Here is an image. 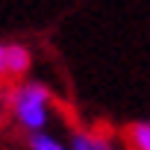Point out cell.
Segmentation results:
<instances>
[{
  "instance_id": "cell-1",
  "label": "cell",
  "mask_w": 150,
  "mask_h": 150,
  "mask_svg": "<svg viewBox=\"0 0 150 150\" xmlns=\"http://www.w3.org/2000/svg\"><path fill=\"white\" fill-rule=\"evenodd\" d=\"M12 115L27 132H38L50 118V91L41 83H21L12 91Z\"/></svg>"
},
{
  "instance_id": "cell-2",
  "label": "cell",
  "mask_w": 150,
  "mask_h": 150,
  "mask_svg": "<svg viewBox=\"0 0 150 150\" xmlns=\"http://www.w3.org/2000/svg\"><path fill=\"white\" fill-rule=\"evenodd\" d=\"M33 65V53L30 47L12 41V44H3L0 41V77H24Z\"/></svg>"
},
{
  "instance_id": "cell-3",
  "label": "cell",
  "mask_w": 150,
  "mask_h": 150,
  "mask_svg": "<svg viewBox=\"0 0 150 150\" xmlns=\"http://www.w3.org/2000/svg\"><path fill=\"white\" fill-rule=\"evenodd\" d=\"M71 150H115L112 141L100 132H88V129H77L71 132Z\"/></svg>"
},
{
  "instance_id": "cell-4",
  "label": "cell",
  "mask_w": 150,
  "mask_h": 150,
  "mask_svg": "<svg viewBox=\"0 0 150 150\" xmlns=\"http://www.w3.org/2000/svg\"><path fill=\"white\" fill-rule=\"evenodd\" d=\"M129 150H150V121H135L127 127Z\"/></svg>"
},
{
  "instance_id": "cell-5",
  "label": "cell",
  "mask_w": 150,
  "mask_h": 150,
  "mask_svg": "<svg viewBox=\"0 0 150 150\" xmlns=\"http://www.w3.org/2000/svg\"><path fill=\"white\" fill-rule=\"evenodd\" d=\"M27 147H30V150H71V147H65L59 138H53L50 132H44V129H38V132H30V138H27Z\"/></svg>"
}]
</instances>
